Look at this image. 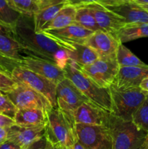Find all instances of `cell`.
Listing matches in <instances>:
<instances>
[{
	"label": "cell",
	"instance_id": "obj_1",
	"mask_svg": "<svg viewBox=\"0 0 148 149\" xmlns=\"http://www.w3.org/2000/svg\"><path fill=\"white\" fill-rule=\"evenodd\" d=\"M14 31L26 56L46 60L64 69L70 60L65 44L44 32L36 33L33 16H20Z\"/></svg>",
	"mask_w": 148,
	"mask_h": 149
},
{
	"label": "cell",
	"instance_id": "obj_14",
	"mask_svg": "<svg viewBox=\"0 0 148 149\" xmlns=\"http://www.w3.org/2000/svg\"><path fill=\"white\" fill-rule=\"evenodd\" d=\"M110 113L105 111L91 102H85L74 113L75 124L101 125L107 127Z\"/></svg>",
	"mask_w": 148,
	"mask_h": 149
},
{
	"label": "cell",
	"instance_id": "obj_41",
	"mask_svg": "<svg viewBox=\"0 0 148 149\" xmlns=\"http://www.w3.org/2000/svg\"><path fill=\"white\" fill-rule=\"evenodd\" d=\"M139 5H148V0H133Z\"/></svg>",
	"mask_w": 148,
	"mask_h": 149
},
{
	"label": "cell",
	"instance_id": "obj_10",
	"mask_svg": "<svg viewBox=\"0 0 148 149\" xmlns=\"http://www.w3.org/2000/svg\"><path fill=\"white\" fill-rule=\"evenodd\" d=\"M5 95L17 109H37L46 113L53 108L49 100L43 95L20 83H17L12 90Z\"/></svg>",
	"mask_w": 148,
	"mask_h": 149
},
{
	"label": "cell",
	"instance_id": "obj_7",
	"mask_svg": "<svg viewBox=\"0 0 148 149\" xmlns=\"http://www.w3.org/2000/svg\"><path fill=\"white\" fill-rule=\"evenodd\" d=\"M77 142L84 149H113L110 130L107 127L76 124Z\"/></svg>",
	"mask_w": 148,
	"mask_h": 149
},
{
	"label": "cell",
	"instance_id": "obj_11",
	"mask_svg": "<svg viewBox=\"0 0 148 149\" xmlns=\"http://www.w3.org/2000/svg\"><path fill=\"white\" fill-rule=\"evenodd\" d=\"M21 66L47 79L55 84L65 79L64 69L54 63L41 58L27 55L23 59Z\"/></svg>",
	"mask_w": 148,
	"mask_h": 149
},
{
	"label": "cell",
	"instance_id": "obj_30",
	"mask_svg": "<svg viewBox=\"0 0 148 149\" xmlns=\"http://www.w3.org/2000/svg\"><path fill=\"white\" fill-rule=\"evenodd\" d=\"M128 1L129 0H68L67 4L68 5L75 7V8L85 7V6L93 4H97L104 6V7H108V6H114L122 4Z\"/></svg>",
	"mask_w": 148,
	"mask_h": 149
},
{
	"label": "cell",
	"instance_id": "obj_12",
	"mask_svg": "<svg viewBox=\"0 0 148 149\" xmlns=\"http://www.w3.org/2000/svg\"><path fill=\"white\" fill-rule=\"evenodd\" d=\"M92 13L100 30L107 32L117 38V33L126 24L124 19L105 7L93 4L85 6ZM118 39V38H117Z\"/></svg>",
	"mask_w": 148,
	"mask_h": 149
},
{
	"label": "cell",
	"instance_id": "obj_39",
	"mask_svg": "<svg viewBox=\"0 0 148 149\" xmlns=\"http://www.w3.org/2000/svg\"><path fill=\"white\" fill-rule=\"evenodd\" d=\"M139 87H140L142 90L148 93V77L147 78L145 79L141 82Z\"/></svg>",
	"mask_w": 148,
	"mask_h": 149
},
{
	"label": "cell",
	"instance_id": "obj_32",
	"mask_svg": "<svg viewBox=\"0 0 148 149\" xmlns=\"http://www.w3.org/2000/svg\"><path fill=\"white\" fill-rule=\"evenodd\" d=\"M17 85V83L12 78L11 76L0 72V91L4 94H7Z\"/></svg>",
	"mask_w": 148,
	"mask_h": 149
},
{
	"label": "cell",
	"instance_id": "obj_20",
	"mask_svg": "<svg viewBox=\"0 0 148 149\" xmlns=\"http://www.w3.org/2000/svg\"><path fill=\"white\" fill-rule=\"evenodd\" d=\"M63 42L69 53L70 60L75 63L78 66L89 65L100 58L95 51L84 44L70 42Z\"/></svg>",
	"mask_w": 148,
	"mask_h": 149
},
{
	"label": "cell",
	"instance_id": "obj_29",
	"mask_svg": "<svg viewBox=\"0 0 148 149\" xmlns=\"http://www.w3.org/2000/svg\"><path fill=\"white\" fill-rule=\"evenodd\" d=\"M131 122L139 130L148 134V95L134 113Z\"/></svg>",
	"mask_w": 148,
	"mask_h": 149
},
{
	"label": "cell",
	"instance_id": "obj_24",
	"mask_svg": "<svg viewBox=\"0 0 148 149\" xmlns=\"http://www.w3.org/2000/svg\"><path fill=\"white\" fill-rule=\"evenodd\" d=\"M67 3L57 4V5L50 6V7H45L39 10L37 13L33 15V24L36 33H40L42 28L50 22L55 16L59 13L61 9L63 8Z\"/></svg>",
	"mask_w": 148,
	"mask_h": 149
},
{
	"label": "cell",
	"instance_id": "obj_9",
	"mask_svg": "<svg viewBox=\"0 0 148 149\" xmlns=\"http://www.w3.org/2000/svg\"><path fill=\"white\" fill-rule=\"evenodd\" d=\"M56 98L58 109L73 122L74 113L77 109L85 102L89 101L67 78L57 84Z\"/></svg>",
	"mask_w": 148,
	"mask_h": 149
},
{
	"label": "cell",
	"instance_id": "obj_28",
	"mask_svg": "<svg viewBox=\"0 0 148 149\" xmlns=\"http://www.w3.org/2000/svg\"><path fill=\"white\" fill-rule=\"evenodd\" d=\"M20 16L9 6L7 0H0V23L14 29Z\"/></svg>",
	"mask_w": 148,
	"mask_h": 149
},
{
	"label": "cell",
	"instance_id": "obj_4",
	"mask_svg": "<svg viewBox=\"0 0 148 149\" xmlns=\"http://www.w3.org/2000/svg\"><path fill=\"white\" fill-rule=\"evenodd\" d=\"M107 127L111 133L113 149H145L148 134L132 122L123 121L110 113Z\"/></svg>",
	"mask_w": 148,
	"mask_h": 149
},
{
	"label": "cell",
	"instance_id": "obj_22",
	"mask_svg": "<svg viewBox=\"0 0 148 149\" xmlns=\"http://www.w3.org/2000/svg\"><path fill=\"white\" fill-rule=\"evenodd\" d=\"M75 13H76V8L67 4L59 10V13L50 22H49L42 28L41 32L60 29L73 24L75 21Z\"/></svg>",
	"mask_w": 148,
	"mask_h": 149
},
{
	"label": "cell",
	"instance_id": "obj_43",
	"mask_svg": "<svg viewBox=\"0 0 148 149\" xmlns=\"http://www.w3.org/2000/svg\"><path fill=\"white\" fill-rule=\"evenodd\" d=\"M73 149H84V148H83V147L81 146L80 145V144L76 141L75 143V145H74V146H73Z\"/></svg>",
	"mask_w": 148,
	"mask_h": 149
},
{
	"label": "cell",
	"instance_id": "obj_8",
	"mask_svg": "<svg viewBox=\"0 0 148 149\" xmlns=\"http://www.w3.org/2000/svg\"><path fill=\"white\" fill-rule=\"evenodd\" d=\"M11 77L17 83L28 86L43 95L49 100L53 108L57 107L56 98L57 84L55 83L23 66L15 68Z\"/></svg>",
	"mask_w": 148,
	"mask_h": 149
},
{
	"label": "cell",
	"instance_id": "obj_3",
	"mask_svg": "<svg viewBox=\"0 0 148 149\" xmlns=\"http://www.w3.org/2000/svg\"><path fill=\"white\" fill-rule=\"evenodd\" d=\"M46 115L44 127L46 141L62 148H73L77 141L75 123L57 107L52 108Z\"/></svg>",
	"mask_w": 148,
	"mask_h": 149
},
{
	"label": "cell",
	"instance_id": "obj_16",
	"mask_svg": "<svg viewBox=\"0 0 148 149\" xmlns=\"http://www.w3.org/2000/svg\"><path fill=\"white\" fill-rule=\"evenodd\" d=\"M147 77L148 65L120 67L113 84L119 89L135 88L139 87L141 82Z\"/></svg>",
	"mask_w": 148,
	"mask_h": 149
},
{
	"label": "cell",
	"instance_id": "obj_5",
	"mask_svg": "<svg viewBox=\"0 0 148 149\" xmlns=\"http://www.w3.org/2000/svg\"><path fill=\"white\" fill-rule=\"evenodd\" d=\"M112 103V114L123 121L131 122L133 114L148 95L140 87L119 89L114 84L108 87Z\"/></svg>",
	"mask_w": 148,
	"mask_h": 149
},
{
	"label": "cell",
	"instance_id": "obj_18",
	"mask_svg": "<svg viewBox=\"0 0 148 149\" xmlns=\"http://www.w3.org/2000/svg\"><path fill=\"white\" fill-rule=\"evenodd\" d=\"M124 19L128 23H148V12L133 1H128L122 4L105 7Z\"/></svg>",
	"mask_w": 148,
	"mask_h": 149
},
{
	"label": "cell",
	"instance_id": "obj_27",
	"mask_svg": "<svg viewBox=\"0 0 148 149\" xmlns=\"http://www.w3.org/2000/svg\"><path fill=\"white\" fill-rule=\"evenodd\" d=\"M74 23L93 32L101 31L92 13L87 7H77Z\"/></svg>",
	"mask_w": 148,
	"mask_h": 149
},
{
	"label": "cell",
	"instance_id": "obj_46",
	"mask_svg": "<svg viewBox=\"0 0 148 149\" xmlns=\"http://www.w3.org/2000/svg\"><path fill=\"white\" fill-rule=\"evenodd\" d=\"M2 94H4V93H3L2 92H1V91H0V95H2Z\"/></svg>",
	"mask_w": 148,
	"mask_h": 149
},
{
	"label": "cell",
	"instance_id": "obj_45",
	"mask_svg": "<svg viewBox=\"0 0 148 149\" xmlns=\"http://www.w3.org/2000/svg\"><path fill=\"white\" fill-rule=\"evenodd\" d=\"M145 149H148V141H147V142L146 146H145Z\"/></svg>",
	"mask_w": 148,
	"mask_h": 149
},
{
	"label": "cell",
	"instance_id": "obj_23",
	"mask_svg": "<svg viewBox=\"0 0 148 149\" xmlns=\"http://www.w3.org/2000/svg\"><path fill=\"white\" fill-rule=\"evenodd\" d=\"M148 37V23H128L119 30L117 38L120 43Z\"/></svg>",
	"mask_w": 148,
	"mask_h": 149
},
{
	"label": "cell",
	"instance_id": "obj_37",
	"mask_svg": "<svg viewBox=\"0 0 148 149\" xmlns=\"http://www.w3.org/2000/svg\"><path fill=\"white\" fill-rule=\"evenodd\" d=\"M0 149H23L18 145L15 144V143L12 142V141H9V140H6L4 142L0 144Z\"/></svg>",
	"mask_w": 148,
	"mask_h": 149
},
{
	"label": "cell",
	"instance_id": "obj_6",
	"mask_svg": "<svg viewBox=\"0 0 148 149\" xmlns=\"http://www.w3.org/2000/svg\"><path fill=\"white\" fill-rule=\"evenodd\" d=\"M79 69L102 88H108L113 84L119 71L116 53L100 57L89 65L78 66Z\"/></svg>",
	"mask_w": 148,
	"mask_h": 149
},
{
	"label": "cell",
	"instance_id": "obj_35",
	"mask_svg": "<svg viewBox=\"0 0 148 149\" xmlns=\"http://www.w3.org/2000/svg\"><path fill=\"white\" fill-rule=\"evenodd\" d=\"M68 0H39L40 10L50 6L57 5L62 3H68Z\"/></svg>",
	"mask_w": 148,
	"mask_h": 149
},
{
	"label": "cell",
	"instance_id": "obj_17",
	"mask_svg": "<svg viewBox=\"0 0 148 149\" xmlns=\"http://www.w3.org/2000/svg\"><path fill=\"white\" fill-rule=\"evenodd\" d=\"M0 52L5 56L22 63L25 55L17 41L14 29L0 23Z\"/></svg>",
	"mask_w": 148,
	"mask_h": 149
},
{
	"label": "cell",
	"instance_id": "obj_49",
	"mask_svg": "<svg viewBox=\"0 0 148 149\" xmlns=\"http://www.w3.org/2000/svg\"><path fill=\"white\" fill-rule=\"evenodd\" d=\"M61 149H62V148H61Z\"/></svg>",
	"mask_w": 148,
	"mask_h": 149
},
{
	"label": "cell",
	"instance_id": "obj_25",
	"mask_svg": "<svg viewBox=\"0 0 148 149\" xmlns=\"http://www.w3.org/2000/svg\"><path fill=\"white\" fill-rule=\"evenodd\" d=\"M9 6L21 15L33 16L40 10L39 0H7Z\"/></svg>",
	"mask_w": 148,
	"mask_h": 149
},
{
	"label": "cell",
	"instance_id": "obj_47",
	"mask_svg": "<svg viewBox=\"0 0 148 149\" xmlns=\"http://www.w3.org/2000/svg\"><path fill=\"white\" fill-rule=\"evenodd\" d=\"M62 149H73V148H62Z\"/></svg>",
	"mask_w": 148,
	"mask_h": 149
},
{
	"label": "cell",
	"instance_id": "obj_26",
	"mask_svg": "<svg viewBox=\"0 0 148 149\" xmlns=\"http://www.w3.org/2000/svg\"><path fill=\"white\" fill-rule=\"evenodd\" d=\"M116 59L120 67L144 66L147 65L122 43L119 44L116 51Z\"/></svg>",
	"mask_w": 148,
	"mask_h": 149
},
{
	"label": "cell",
	"instance_id": "obj_40",
	"mask_svg": "<svg viewBox=\"0 0 148 149\" xmlns=\"http://www.w3.org/2000/svg\"><path fill=\"white\" fill-rule=\"evenodd\" d=\"M0 72L4 73V74H7V75H10V76H11V74H12L11 71H10L9 69H7L6 67L3 66V65H1V64H0Z\"/></svg>",
	"mask_w": 148,
	"mask_h": 149
},
{
	"label": "cell",
	"instance_id": "obj_44",
	"mask_svg": "<svg viewBox=\"0 0 148 149\" xmlns=\"http://www.w3.org/2000/svg\"><path fill=\"white\" fill-rule=\"evenodd\" d=\"M141 6H142V7H143L145 10H147V11L148 12V5H141Z\"/></svg>",
	"mask_w": 148,
	"mask_h": 149
},
{
	"label": "cell",
	"instance_id": "obj_2",
	"mask_svg": "<svg viewBox=\"0 0 148 149\" xmlns=\"http://www.w3.org/2000/svg\"><path fill=\"white\" fill-rule=\"evenodd\" d=\"M65 78L73 84L81 93L95 106L108 113H112V103L108 88H102L89 77H87L73 61L69 60L64 68Z\"/></svg>",
	"mask_w": 148,
	"mask_h": 149
},
{
	"label": "cell",
	"instance_id": "obj_21",
	"mask_svg": "<svg viewBox=\"0 0 148 149\" xmlns=\"http://www.w3.org/2000/svg\"><path fill=\"white\" fill-rule=\"evenodd\" d=\"M46 112L37 109H17L14 117L15 125L22 127H36L44 125Z\"/></svg>",
	"mask_w": 148,
	"mask_h": 149
},
{
	"label": "cell",
	"instance_id": "obj_15",
	"mask_svg": "<svg viewBox=\"0 0 148 149\" xmlns=\"http://www.w3.org/2000/svg\"><path fill=\"white\" fill-rule=\"evenodd\" d=\"M120 43L115 36L103 31L94 32L84 42V45L95 51L100 57L115 54Z\"/></svg>",
	"mask_w": 148,
	"mask_h": 149
},
{
	"label": "cell",
	"instance_id": "obj_33",
	"mask_svg": "<svg viewBox=\"0 0 148 149\" xmlns=\"http://www.w3.org/2000/svg\"><path fill=\"white\" fill-rule=\"evenodd\" d=\"M0 64L3 66L6 67L7 69L11 71L12 72L13 69L17 66H21L22 63L20 61H15V60L11 59L8 57L5 56L2 53L0 52Z\"/></svg>",
	"mask_w": 148,
	"mask_h": 149
},
{
	"label": "cell",
	"instance_id": "obj_34",
	"mask_svg": "<svg viewBox=\"0 0 148 149\" xmlns=\"http://www.w3.org/2000/svg\"><path fill=\"white\" fill-rule=\"evenodd\" d=\"M15 125V122L14 119L0 113V128L8 129Z\"/></svg>",
	"mask_w": 148,
	"mask_h": 149
},
{
	"label": "cell",
	"instance_id": "obj_13",
	"mask_svg": "<svg viewBox=\"0 0 148 149\" xmlns=\"http://www.w3.org/2000/svg\"><path fill=\"white\" fill-rule=\"evenodd\" d=\"M44 125L22 127L15 125L7 129V140L15 143L23 149H26L44 137Z\"/></svg>",
	"mask_w": 148,
	"mask_h": 149
},
{
	"label": "cell",
	"instance_id": "obj_48",
	"mask_svg": "<svg viewBox=\"0 0 148 149\" xmlns=\"http://www.w3.org/2000/svg\"><path fill=\"white\" fill-rule=\"evenodd\" d=\"M129 1H133V0H129Z\"/></svg>",
	"mask_w": 148,
	"mask_h": 149
},
{
	"label": "cell",
	"instance_id": "obj_42",
	"mask_svg": "<svg viewBox=\"0 0 148 149\" xmlns=\"http://www.w3.org/2000/svg\"><path fill=\"white\" fill-rule=\"evenodd\" d=\"M46 149H61V148L60 147H58V146H56L52 145V143H50L47 141Z\"/></svg>",
	"mask_w": 148,
	"mask_h": 149
},
{
	"label": "cell",
	"instance_id": "obj_19",
	"mask_svg": "<svg viewBox=\"0 0 148 149\" xmlns=\"http://www.w3.org/2000/svg\"><path fill=\"white\" fill-rule=\"evenodd\" d=\"M46 34L63 41V42H74V43H82L94 32L88 30L76 23H73L70 26L60 29L51 30L44 31Z\"/></svg>",
	"mask_w": 148,
	"mask_h": 149
},
{
	"label": "cell",
	"instance_id": "obj_36",
	"mask_svg": "<svg viewBox=\"0 0 148 149\" xmlns=\"http://www.w3.org/2000/svg\"><path fill=\"white\" fill-rule=\"evenodd\" d=\"M46 143H47V141H46L44 135V137L41 138L39 141L35 142L34 143L30 145V146L28 147V148L26 149H46Z\"/></svg>",
	"mask_w": 148,
	"mask_h": 149
},
{
	"label": "cell",
	"instance_id": "obj_31",
	"mask_svg": "<svg viewBox=\"0 0 148 149\" xmlns=\"http://www.w3.org/2000/svg\"><path fill=\"white\" fill-rule=\"evenodd\" d=\"M17 109L7 95H0V113L14 119Z\"/></svg>",
	"mask_w": 148,
	"mask_h": 149
},
{
	"label": "cell",
	"instance_id": "obj_38",
	"mask_svg": "<svg viewBox=\"0 0 148 149\" xmlns=\"http://www.w3.org/2000/svg\"><path fill=\"white\" fill-rule=\"evenodd\" d=\"M7 129L0 128V144L7 140Z\"/></svg>",
	"mask_w": 148,
	"mask_h": 149
}]
</instances>
